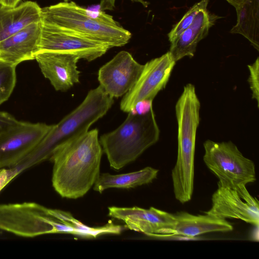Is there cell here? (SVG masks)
Instances as JSON below:
<instances>
[{"label":"cell","mask_w":259,"mask_h":259,"mask_svg":"<svg viewBox=\"0 0 259 259\" xmlns=\"http://www.w3.org/2000/svg\"><path fill=\"white\" fill-rule=\"evenodd\" d=\"M103 150L97 128L56 148L50 159L53 163L52 185L62 197H82L100 175Z\"/></svg>","instance_id":"6da1fadb"},{"label":"cell","mask_w":259,"mask_h":259,"mask_svg":"<svg viewBox=\"0 0 259 259\" xmlns=\"http://www.w3.org/2000/svg\"><path fill=\"white\" fill-rule=\"evenodd\" d=\"M176 62L168 51L144 65L137 82L122 99L120 109L129 112L140 101H153L165 88Z\"/></svg>","instance_id":"9c48e42d"},{"label":"cell","mask_w":259,"mask_h":259,"mask_svg":"<svg viewBox=\"0 0 259 259\" xmlns=\"http://www.w3.org/2000/svg\"><path fill=\"white\" fill-rule=\"evenodd\" d=\"M160 130L151 107L144 114L128 112L124 122L99 140L110 166L119 170L135 161L159 139Z\"/></svg>","instance_id":"5b68a950"},{"label":"cell","mask_w":259,"mask_h":259,"mask_svg":"<svg viewBox=\"0 0 259 259\" xmlns=\"http://www.w3.org/2000/svg\"><path fill=\"white\" fill-rule=\"evenodd\" d=\"M143 68L129 52L120 51L99 69L100 85L111 97H121L134 85Z\"/></svg>","instance_id":"7c38bea8"},{"label":"cell","mask_w":259,"mask_h":259,"mask_svg":"<svg viewBox=\"0 0 259 259\" xmlns=\"http://www.w3.org/2000/svg\"><path fill=\"white\" fill-rule=\"evenodd\" d=\"M41 21V8L35 2L27 1L15 7L0 4V41Z\"/></svg>","instance_id":"ac0fdd59"},{"label":"cell","mask_w":259,"mask_h":259,"mask_svg":"<svg viewBox=\"0 0 259 259\" xmlns=\"http://www.w3.org/2000/svg\"><path fill=\"white\" fill-rule=\"evenodd\" d=\"M41 22L78 33L109 49L124 46L132 37L112 16L100 11L93 16L90 11L71 1L41 8Z\"/></svg>","instance_id":"277c9868"},{"label":"cell","mask_w":259,"mask_h":259,"mask_svg":"<svg viewBox=\"0 0 259 259\" xmlns=\"http://www.w3.org/2000/svg\"><path fill=\"white\" fill-rule=\"evenodd\" d=\"M211 208L205 213L221 219H236L258 227V201L247 198L236 189L218 182L211 197Z\"/></svg>","instance_id":"4fadbf2b"},{"label":"cell","mask_w":259,"mask_h":259,"mask_svg":"<svg viewBox=\"0 0 259 259\" xmlns=\"http://www.w3.org/2000/svg\"><path fill=\"white\" fill-rule=\"evenodd\" d=\"M200 108V103L194 85L187 84L175 106L178 153L171 170L174 195L181 203L189 201L193 192L195 143Z\"/></svg>","instance_id":"3957f363"},{"label":"cell","mask_w":259,"mask_h":259,"mask_svg":"<svg viewBox=\"0 0 259 259\" xmlns=\"http://www.w3.org/2000/svg\"><path fill=\"white\" fill-rule=\"evenodd\" d=\"M16 66L0 61V105L9 98L15 88Z\"/></svg>","instance_id":"44dd1931"},{"label":"cell","mask_w":259,"mask_h":259,"mask_svg":"<svg viewBox=\"0 0 259 259\" xmlns=\"http://www.w3.org/2000/svg\"><path fill=\"white\" fill-rule=\"evenodd\" d=\"M175 224L169 236H181L191 239L207 233L227 232L233 229L232 224L226 219L206 213L194 215L182 211L175 214Z\"/></svg>","instance_id":"e0dca14e"},{"label":"cell","mask_w":259,"mask_h":259,"mask_svg":"<svg viewBox=\"0 0 259 259\" xmlns=\"http://www.w3.org/2000/svg\"><path fill=\"white\" fill-rule=\"evenodd\" d=\"M113 103L100 85L90 90L82 103L63 118L38 144L15 166L21 171L50 159L54 150L63 143L87 133L106 114Z\"/></svg>","instance_id":"7a4b0ae2"},{"label":"cell","mask_w":259,"mask_h":259,"mask_svg":"<svg viewBox=\"0 0 259 259\" xmlns=\"http://www.w3.org/2000/svg\"><path fill=\"white\" fill-rule=\"evenodd\" d=\"M230 4L232 5L233 7L236 9L243 2L244 0H226Z\"/></svg>","instance_id":"83f0119b"},{"label":"cell","mask_w":259,"mask_h":259,"mask_svg":"<svg viewBox=\"0 0 259 259\" xmlns=\"http://www.w3.org/2000/svg\"><path fill=\"white\" fill-rule=\"evenodd\" d=\"M21 0H1V4L9 7H16Z\"/></svg>","instance_id":"4316f807"},{"label":"cell","mask_w":259,"mask_h":259,"mask_svg":"<svg viewBox=\"0 0 259 259\" xmlns=\"http://www.w3.org/2000/svg\"><path fill=\"white\" fill-rule=\"evenodd\" d=\"M131 1L134 2L139 3L141 4L145 7H147L149 5V3L144 0H131Z\"/></svg>","instance_id":"f1b7e54d"},{"label":"cell","mask_w":259,"mask_h":259,"mask_svg":"<svg viewBox=\"0 0 259 259\" xmlns=\"http://www.w3.org/2000/svg\"><path fill=\"white\" fill-rule=\"evenodd\" d=\"M209 0H201L195 4L183 16L182 19L172 27L168 33V40L174 42L193 22V19L202 10L207 9Z\"/></svg>","instance_id":"7402d4cb"},{"label":"cell","mask_w":259,"mask_h":259,"mask_svg":"<svg viewBox=\"0 0 259 259\" xmlns=\"http://www.w3.org/2000/svg\"><path fill=\"white\" fill-rule=\"evenodd\" d=\"M41 21L34 23L0 41V61L17 66L35 59L39 52Z\"/></svg>","instance_id":"9a60e30c"},{"label":"cell","mask_w":259,"mask_h":259,"mask_svg":"<svg viewBox=\"0 0 259 259\" xmlns=\"http://www.w3.org/2000/svg\"><path fill=\"white\" fill-rule=\"evenodd\" d=\"M1 0H0V4H1Z\"/></svg>","instance_id":"4dcf8cb0"},{"label":"cell","mask_w":259,"mask_h":259,"mask_svg":"<svg viewBox=\"0 0 259 259\" xmlns=\"http://www.w3.org/2000/svg\"><path fill=\"white\" fill-rule=\"evenodd\" d=\"M15 118L11 114L0 111V132Z\"/></svg>","instance_id":"484cf974"},{"label":"cell","mask_w":259,"mask_h":259,"mask_svg":"<svg viewBox=\"0 0 259 259\" xmlns=\"http://www.w3.org/2000/svg\"><path fill=\"white\" fill-rule=\"evenodd\" d=\"M35 59L44 76L56 91H66L79 82L78 56L59 52L39 51Z\"/></svg>","instance_id":"5bb4252c"},{"label":"cell","mask_w":259,"mask_h":259,"mask_svg":"<svg viewBox=\"0 0 259 259\" xmlns=\"http://www.w3.org/2000/svg\"><path fill=\"white\" fill-rule=\"evenodd\" d=\"M54 209L34 202L0 204V230L24 237L56 233Z\"/></svg>","instance_id":"52a82bcc"},{"label":"cell","mask_w":259,"mask_h":259,"mask_svg":"<svg viewBox=\"0 0 259 259\" xmlns=\"http://www.w3.org/2000/svg\"><path fill=\"white\" fill-rule=\"evenodd\" d=\"M153 101H142L138 102L130 111L133 113L144 114L152 107Z\"/></svg>","instance_id":"d4e9b609"},{"label":"cell","mask_w":259,"mask_h":259,"mask_svg":"<svg viewBox=\"0 0 259 259\" xmlns=\"http://www.w3.org/2000/svg\"><path fill=\"white\" fill-rule=\"evenodd\" d=\"M108 50L104 45L78 33L41 22L39 51L68 53L91 61Z\"/></svg>","instance_id":"30bf717a"},{"label":"cell","mask_w":259,"mask_h":259,"mask_svg":"<svg viewBox=\"0 0 259 259\" xmlns=\"http://www.w3.org/2000/svg\"><path fill=\"white\" fill-rule=\"evenodd\" d=\"M21 172L16 166L0 168V192Z\"/></svg>","instance_id":"cb8c5ba5"},{"label":"cell","mask_w":259,"mask_h":259,"mask_svg":"<svg viewBox=\"0 0 259 259\" xmlns=\"http://www.w3.org/2000/svg\"><path fill=\"white\" fill-rule=\"evenodd\" d=\"M203 147V161L218 177V183L236 189L246 197H252L246 185L256 181L254 162L230 141L216 142L207 140Z\"/></svg>","instance_id":"8992f818"},{"label":"cell","mask_w":259,"mask_h":259,"mask_svg":"<svg viewBox=\"0 0 259 259\" xmlns=\"http://www.w3.org/2000/svg\"><path fill=\"white\" fill-rule=\"evenodd\" d=\"M108 215L123 221L131 230L152 237L170 236L175 224V214L151 207H108Z\"/></svg>","instance_id":"8fae6325"},{"label":"cell","mask_w":259,"mask_h":259,"mask_svg":"<svg viewBox=\"0 0 259 259\" xmlns=\"http://www.w3.org/2000/svg\"><path fill=\"white\" fill-rule=\"evenodd\" d=\"M158 169L150 166L139 170L119 175L100 174L93 189L100 193L109 188L129 189L151 183L156 179Z\"/></svg>","instance_id":"d6986e66"},{"label":"cell","mask_w":259,"mask_h":259,"mask_svg":"<svg viewBox=\"0 0 259 259\" xmlns=\"http://www.w3.org/2000/svg\"><path fill=\"white\" fill-rule=\"evenodd\" d=\"M71 0H63V2H69Z\"/></svg>","instance_id":"f546056e"},{"label":"cell","mask_w":259,"mask_h":259,"mask_svg":"<svg viewBox=\"0 0 259 259\" xmlns=\"http://www.w3.org/2000/svg\"><path fill=\"white\" fill-rule=\"evenodd\" d=\"M54 124L15 119L0 132V168L16 166L38 144Z\"/></svg>","instance_id":"ba28073f"},{"label":"cell","mask_w":259,"mask_h":259,"mask_svg":"<svg viewBox=\"0 0 259 259\" xmlns=\"http://www.w3.org/2000/svg\"><path fill=\"white\" fill-rule=\"evenodd\" d=\"M236 10L237 23L230 32L241 34L258 51L259 0H244Z\"/></svg>","instance_id":"ffe728a7"},{"label":"cell","mask_w":259,"mask_h":259,"mask_svg":"<svg viewBox=\"0 0 259 259\" xmlns=\"http://www.w3.org/2000/svg\"><path fill=\"white\" fill-rule=\"evenodd\" d=\"M249 76L248 79L250 89L252 92V98L256 101L259 106V58L251 64L248 65Z\"/></svg>","instance_id":"603a6c76"},{"label":"cell","mask_w":259,"mask_h":259,"mask_svg":"<svg viewBox=\"0 0 259 259\" xmlns=\"http://www.w3.org/2000/svg\"><path fill=\"white\" fill-rule=\"evenodd\" d=\"M219 18L207 9L200 11L192 23L170 43L169 52L174 60L177 62L186 56L193 57L198 42L207 35L209 29Z\"/></svg>","instance_id":"2e32d148"}]
</instances>
